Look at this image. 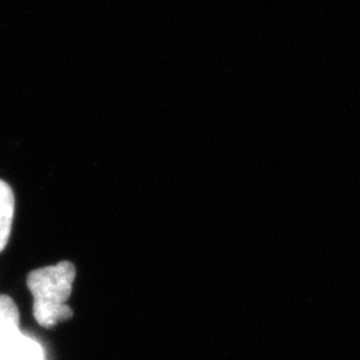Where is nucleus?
I'll return each instance as SVG.
<instances>
[{
  "instance_id": "1",
  "label": "nucleus",
  "mask_w": 360,
  "mask_h": 360,
  "mask_svg": "<svg viewBox=\"0 0 360 360\" xmlns=\"http://www.w3.org/2000/svg\"><path fill=\"white\" fill-rule=\"evenodd\" d=\"M75 276V266L68 260L30 272L27 287L34 297V318L40 326L53 327L72 318L67 302L72 294Z\"/></svg>"
},
{
  "instance_id": "2",
  "label": "nucleus",
  "mask_w": 360,
  "mask_h": 360,
  "mask_svg": "<svg viewBox=\"0 0 360 360\" xmlns=\"http://www.w3.org/2000/svg\"><path fill=\"white\" fill-rule=\"evenodd\" d=\"M0 360H44L38 342L19 328L0 330Z\"/></svg>"
},
{
  "instance_id": "3",
  "label": "nucleus",
  "mask_w": 360,
  "mask_h": 360,
  "mask_svg": "<svg viewBox=\"0 0 360 360\" xmlns=\"http://www.w3.org/2000/svg\"><path fill=\"white\" fill-rule=\"evenodd\" d=\"M15 215V195L11 186L0 179V251L10 240Z\"/></svg>"
},
{
  "instance_id": "4",
  "label": "nucleus",
  "mask_w": 360,
  "mask_h": 360,
  "mask_svg": "<svg viewBox=\"0 0 360 360\" xmlns=\"http://www.w3.org/2000/svg\"><path fill=\"white\" fill-rule=\"evenodd\" d=\"M19 328V309L10 296L0 295V330Z\"/></svg>"
}]
</instances>
